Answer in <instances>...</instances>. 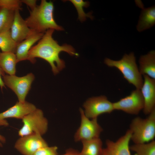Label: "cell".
<instances>
[{
  "instance_id": "cell-10",
  "label": "cell",
  "mask_w": 155,
  "mask_h": 155,
  "mask_svg": "<svg viewBox=\"0 0 155 155\" xmlns=\"http://www.w3.org/2000/svg\"><path fill=\"white\" fill-rule=\"evenodd\" d=\"M48 146L42 135L32 134L21 137L16 142L14 147L23 155H32L39 149Z\"/></svg>"
},
{
  "instance_id": "cell-7",
  "label": "cell",
  "mask_w": 155,
  "mask_h": 155,
  "mask_svg": "<svg viewBox=\"0 0 155 155\" xmlns=\"http://www.w3.org/2000/svg\"><path fill=\"white\" fill-rule=\"evenodd\" d=\"M81 121L80 127L74 136L75 142H81L99 137L103 129L98 123L97 118L91 119L85 115L81 108L80 110Z\"/></svg>"
},
{
  "instance_id": "cell-28",
  "label": "cell",
  "mask_w": 155,
  "mask_h": 155,
  "mask_svg": "<svg viewBox=\"0 0 155 155\" xmlns=\"http://www.w3.org/2000/svg\"><path fill=\"white\" fill-rule=\"evenodd\" d=\"M4 75L5 72L0 67V87L1 89L5 87V84L2 78Z\"/></svg>"
},
{
  "instance_id": "cell-5",
  "label": "cell",
  "mask_w": 155,
  "mask_h": 155,
  "mask_svg": "<svg viewBox=\"0 0 155 155\" xmlns=\"http://www.w3.org/2000/svg\"><path fill=\"white\" fill-rule=\"evenodd\" d=\"M22 119L23 125L18 132L21 137L32 134L42 135L47 130L48 121L41 109L36 108Z\"/></svg>"
},
{
  "instance_id": "cell-2",
  "label": "cell",
  "mask_w": 155,
  "mask_h": 155,
  "mask_svg": "<svg viewBox=\"0 0 155 155\" xmlns=\"http://www.w3.org/2000/svg\"><path fill=\"white\" fill-rule=\"evenodd\" d=\"M54 10L52 1L42 0L39 5L30 11V15L25 20L27 25L37 33L44 34L50 29L58 31L63 30L55 20Z\"/></svg>"
},
{
  "instance_id": "cell-1",
  "label": "cell",
  "mask_w": 155,
  "mask_h": 155,
  "mask_svg": "<svg viewBox=\"0 0 155 155\" xmlns=\"http://www.w3.org/2000/svg\"><path fill=\"white\" fill-rule=\"evenodd\" d=\"M54 30H47L38 43L31 48L28 52V60L34 63L36 58L44 59L49 63L54 74L56 75L65 67L64 61L59 57L61 52H65L72 56H78V54L71 45H59L53 37Z\"/></svg>"
},
{
  "instance_id": "cell-9",
  "label": "cell",
  "mask_w": 155,
  "mask_h": 155,
  "mask_svg": "<svg viewBox=\"0 0 155 155\" xmlns=\"http://www.w3.org/2000/svg\"><path fill=\"white\" fill-rule=\"evenodd\" d=\"M114 110H121L128 114L137 115L143 109L144 98L140 90L136 89L131 94L113 103Z\"/></svg>"
},
{
  "instance_id": "cell-13",
  "label": "cell",
  "mask_w": 155,
  "mask_h": 155,
  "mask_svg": "<svg viewBox=\"0 0 155 155\" xmlns=\"http://www.w3.org/2000/svg\"><path fill=\"white\" fill-rule=\"evenodd\" d=\"M10 32L12 38L17 44L36 32L28 26L25 20L22 17L20 13V10H18L15 11Z\"/></svg>"
},
{
  "instance_id": "cell-6",
  "label": "cell",
  "mask_w": 155,
  "mask_h": 155,
  "mask_svg": "<svg viewBox=\"0 0 155 155\" xmlns=\"http://www.w3.org/2000/svg\"><path fill=\"white\" fill-rule=\"evenodd\" d=\"M3 77L5 85L14 92L18 101L23 102L26 101V97L35 79L34 75L30 73L21 77L15 75H4Z\"/></svg>"
},
{
  "instance_id": "cell-21",
  "label": "cell",
  "mask_w": 155,
  "mask_h": 155,
  "mask_svg": "<svg viewBox=\"0 0 155 155\" xmlns=\"http://www.w3.org/2000/svg\"><path fill=\"white\" fill-rule=\"evenodd\" d=\"M17 44L12 38L10 30L0 33V49L2 52L15 53Z\"/></svg>"
},
{
  "instance_id": "cell-23",
  "label": "cell",
  "mask_w": 155,
  "mask_h": 155,
  "mask_svg": "<svg viewBox=\"0 0 155 155\" xmlns=\"http://www.w3.org/2000/svg\"><path fill=\"white\" fill-rule=\"evenodd\" d=\"M74 5L77 11L78 19L81 22L84 21L87 18L92 19L93 17L91 13H86L84 11L83 7H86L89 5L88 1H84L83 0H69Z\"/></svg>"
},
{
  "instance_id": "cell-15",
  "label": "cell",
  "mask_w": 155,
  "mask_h": 155,
  "mask_svg": "<svg viewBox=\"0 0 155 155\" xmlns=\"http://www.w3.org/2000/svg\"><path fill=\"white\" fill-rule=\"evenodd\" d=\"M44 34L35 32L18 44L15 53L18 63L24 60H28L29 51L34 44L42 38Z\"/></svg>"
},
{
  "instance_id": "cell-24",
  "label": "cell",
  "mask_w": 155,
  "mask_h": 155,
  "mask_svg": "<svg viewBox=\"0 0 155 155\" xmlns=\"http://www.w3.org/2000/svg\"><path fill=\"white\" fill-rule=\"evenodd\" d=\"M22 3L20 0H0V8L16 11L21 9Z\"/></svg>"
},
{
  "instance_id": "cell-3",
  "label": "cell",
  "mask_w": 155,
  "mask_h": 155,
  "mask_svg": "<svg viewBox=\"0 0 155 155\" xmlns=\"http://www.w3.org/2000/svg\"><path fill=\"white\" fill-rule=\"evenodd\" d=\"M105 63L110 67H114L120 71L124 78L137 89L140 90L144 80L136 62V59L133 53L129 55L125 54L118 61L106 58Z\"/></svg>"
},
{
  "instance_id": "cell-16",
  "label": "cell",
  "mask_w": 155,
  "mask_h": 155,
  "mask_svg": "<svg viewBox=\"0 0 155 155\" xmlns=\"http://www.w3.org/2000/svg\"><path fill=\"white\" fill-rule=\"evenodd\" d=\"M137 5L142 8L137 28L139 32L143 31L153 26L155 24V7L144 8L142 3L137 1Z\"/></svg>"
},
{
  "instance_id": "cell-11",
  "label": "cell",
  "mask_w": 155,
  "mask_h": 155,
  "mask_svg": "<svg viewBox=\"0 0 155 155\" xmlns=\"http://www.w3.org/2000/svg\"><path fill=\"white\" fill-rule=\"evenodd\" d=\"M131 135L129 129L115 142L107 140L106 147L103 148L101 155H131L129 146Z\"/></svg>"
},
{
  "instance_id": "cell-26",
  "label": "cell",
  "mask_w": 155,
  "mask_h": 155,
  "mask_svg": "<svg viewBox=\"0 0 155 155\" xmlns=\"http://www.w3.org/2000/svg\"><path fill=\"white\" fill-rule=\"evenodd\" d=\"M22 3H24L28 6L31 10L34 9L37 6V1L36 0H21Z\"/></svg>"
},
{
  "instance_id": "cell-12",
  "label": "cell",
  "mask_w": 155,
  "mask_h": 155,
  "mask_svg": "<svg viewBox=\"0 0 155 155\" xmlns=\"http://www.w3.org/2000/svg\"><path fill=\"white\" fill-rule=\"evenodd\" d=\"M36 108L33 104L25 101L18 102L12 106L0 113V125L7 126L6 119L9 118L21 119Z\"/></svg>"
},
{
  "instance_id": "cell-14",
  "label": "cell",
  "mask_w": 155,
  "mask_h": 155,
  "mask_svg": "<svg viewBox=\"0 0 155 155\" xmlns=\"http://www.w3.org/2000/svg\"><path fill=\"white\" fill-rule=\"evenodd\" d=\"M143 75L144 81L140 90L144 101L143 112L147 115L155 108V79Z\"/></svg>"
},
{
  "instance_id": "cell-22",
  "label": "cell",
  "mask_w": 155,
  "mask_h": 155,
  "mask_svg": "<svg viewBox=\"0 0 155 155\" xmlns=\"http://www.w3.org/2000/svg\"><path fill=\"white\" fill-rule=\"evenodd\" d=\"M130 150L135 152L134 155H155V141L135 144L129 146Z\"/></svg>"
},
{
  "instance_id": "cell-19",
  "label": "cell",
  "mask_w": 155,
  "mask_h": 155,
  "mask_svg": "<svg viewBox=\"0 0 155 155\" xmlns=\"http://www.w3.org/2000/svg\"><path fill=\"white\" fill-rule=\"evenodd\" d=\"M82 142V148L79 155H101L102 144L99 137Z\"/></svg>"
},
{
  "instance_id": "cell-29",
  "label": "cell",
  "mask_w": 155,
  "mask_h": 155,
  "mask_svg": "<svg viewBox=\"0 0 155 155\" xmlns=\"http://www.w3.org/2000/svg\"><path fill=\"white\" fill-rule=\"evenodd\" d=\"M5 137L0 134V144L5 142Z\"/></svg>"
},
{
  "instance_id": "cell-25",
  "label": "cell",
  "mask_w": 155,
  "mask_h": 155,
  "mask_svg": "<svg viewBox=\"0 0 155 155\" xmlns=\"http://www.w3.org/2000/svg\"><path fill=\"white\" fill-rule=\"evenodd\" d=\"M57 150L56 146H48L39 149L32 155H58Z\"/></svg>"
},
{
  "instance_id": "cell-20",
  "label": "cell",
  "mask_w": 155,
  "mask_h": 155,
  "mask_svg": "<svg viewBox=\"0 0 155 155\" xmlns=\"http://www.w3.org/2000/svg\"><path fill=\"white\" fill-rule=\"evenodd\" d=\"M15 11L0 8V33L10 30Z\"/></svg>"
},
{
  "instance_id": "cell-8",
  "label": "cell",
  "mask_w": 155,
  "mask_h": 155,
  "mask_svg": "<svg viewBox=\"0 0 155 155\" xmlns=\"http://www.w3.org/2000/svg\"><path fill=\"white\" fill-rule=\"evenodd\" d=\"M85 115L89 119H96L99 115L110 113L114 110L113 103L104 96L94 97L88 99L84 103Z\"/></svg>"
},
{
  "instance_id": "cell-4",
  "label": "cell",
  "mask_w": 155,
  "mask_h": 155,
  "mask_svg": "<svg viewBox=\"0 0 155 155\" xmlns=\"http://www.w3.org/2000/svg\"><path fill=\"white\" fill-rule=\"evenodd\" d=\"M131 132V138L134 144L148 143L155 136V108L145 119L140 117L133 119L129 129Z\"/></svg>"
},
{
  "instance_id": "cell-18",
  "label": "cell",
  "mask_w": 155,
  "mask_h": 155,
  "mask_svg": "<svg viewBox=\"0 0 155 155\" xmlns=\"http://www.w3.org/2000/svg\"><path fill=\"white\" fill-rule=\"evenodd\" d=\"M18 63L15 54L11 52H0V67L9 75H15Z\"/></svg>"
},
{
  "instance_id": "cell-17",
  "label": "cell",
  "mask_w": 155,
  "mask_h": 155,
  "mask_svg": "<svg viewBox=\"0 0 155 155\" xmlns=\"http://www.w3.org/2000/svg\"><path fill=\"white\" fill-rule=\"evenodd\" d=\"M139 71L142 75H146L155 79V51H152L141 56L139 60Z\"/></svg>"
},
{
  "instance_id": "cell-27",
  "label": "cell",
  "mask_w": 155,
  "mask_h": 155,
  "mask_svg": "<svg viewBox=\"0 0 155 155\" xmlns=\"http://www.w3.org/2000/svg\"><path fill=\"white\" fill-rule=\"evenodd\" d=\"M79 152L73 149L67 150L65 153L62 155H79Z\"/></svg>"
}]
</instances>
